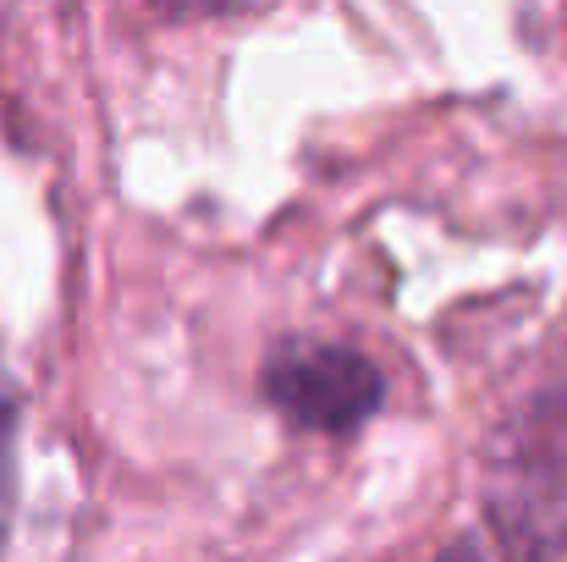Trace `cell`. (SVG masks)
<instances>
[{
    "instance_id": "obj_2",
    "label": "cell",
    "mask_w": 567,
    "mask_h": 562,
    "mask_svg": "<svg viewBox=\"0 0 567 562\" xmlns=\"http://www.w3.org/2000/svg\"><path fill=\"white\" fill-rule=\"evenodd\" d=\"M259 397L270 402L281 425L303 436L353 441L385 408V375L353 343L276 337L259 359Z\"/></svg>"
},
{
    "instance_id": "obj_3",
    "label": "cell",
    "mask_w": 567,
    "mask_h": 562,
    "mask_svg": "<svg viewBox=\"0 0 567 562\" xmlns=\"http://www.w3.org/2000/svg\"><path fill=\"white\" fill-rule=\"evenodd\" d=\"M17 436H22V391L0 359V552L11 541V513H17Z\"/></svg>"
},
{
    "instance_id": "obj_4",
    "label": "cell",
    "mask_w": 567,
    "mask_h": 562,
    "mask_svg": "<svg viewBox=\"0 0 567 562\" xmlns=\"http://www.w3.org/2000/svg\"><path fill=\"white\" fill-rule=\"evenodd\" d=\"M161 22L172 28H193V22H248V17H265L276 11L281 0H150Z\"/></svg>"
},
{
    "instance_id": "obj_1",
    "label": "cell",
    "mask_w": 567,
    "mask_h": 562,
    "mask_svg": "<svg viewBox=\"0 0 567 562\" xmlns=\"http://www.w3.org/2000/svg\"><path fill=\"white\" fill-rule=\"evenodd\" d=\"M480 519L507 558H567V365L518 391L491 425Z\"/></svg>"
}]
</instances>
